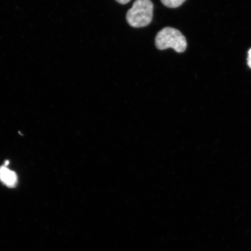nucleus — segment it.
<instances>
[{
  "label": "nucleus",
  "mask_w": 251,
  "mask_h": 251,
  "mask_svg": "<svg viewBox=\"0 0 251 251\" xmlns=\"http://www.w3.org/2000/svg\"><path fill=\"white\" fill-rule=\"evenodd\" d=\"M153 11V5L151 0H136L127 12V23L136 28L148 26L152 22Z\"/></svg>",
  "instance_id": "1"
},
{
  "label": "nucleus",
  "mask_w": 251,
  "mask_h": 251,
  "mask_svg": "<svg viewBox=\"0 0 251 251\" xmlns=\"http://www.w3.org/2000/svg\"><path fill=\"white\" fill-rule=\"evenodd\" d=\"M156 48L164 50L169 48L177 52H183L187 49L186 37L179 30L175 28L166 27L157 33L155 39Z\"/></svg>",
  "instance_id": "2"
},
{
  "label": "nucleus",
  "mask_w": 251,
  "mask_h": 251,
  "mask_svg": "<svg viewBox=\"0 0 251 251\" xmlns=\"http://www.w3.org/2000/svg\"><path fill=\"white\" fill-rule=\"evenodd\" d=\"M0 178L3 183L9 187L15 186L17 181V176L15 173L9 170L5 166L0 169Z\"/></svg>",
  "instance_id": "3"
},
{
  "label": "nucleus",
  "mask_w": 251,
  "mask_h": 251,
  "mask_svg": "<svg viewBox=\"0 0 251 251\" xmlns=\"http://www.w3.org/2000/svg\"><path fill=\"white\" fill-rule=\"evenodd\" d=\"M161 1L166 7L176 8L180 7L186 0H161Z\"/></svg>",
  "instance_id": "4"
},
{
  "label": "nucleus",
  "mask_w": 251,
  "mask_h": 251,
  "mask_svg": "<svg viewBox=\"0 0 251 251\" xmlns=\"http://www.w3.org/2000/svg\"><path fill=\"white\" fill-rule=\"evenodd\" d=\"M248 64H249V67L251 68V49L249 51V57H248Z\"/></svg>",
  "instance_id": "5"
},
{
  "label": "nucleus",
  "mask_w": 251,
  "mask_h": 251,
  "mask_svg": "<svg viewBox=\"0 0 251 251\" xmlns=\"http://www.w3.org/2000/svg\"><path fill=\"white\" fill-rule=\"evenodd\" d=\"M118 2L120 3L121 4H127L128 2L130 1V0H116Z\"/></svg>",
  "instance_id": "6"
}]
</instances>
